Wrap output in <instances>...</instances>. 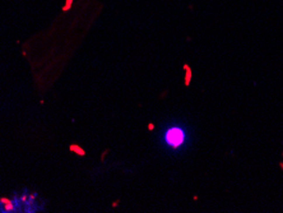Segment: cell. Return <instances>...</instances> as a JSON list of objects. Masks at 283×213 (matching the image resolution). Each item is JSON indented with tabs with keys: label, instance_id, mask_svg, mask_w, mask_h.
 <instances>
[{
	"label": "cell",
	"instance_id": "1",
	"mask_svg": "<svg viewBox=\"0 0 283 213\" xmlns=\"http://www.w3.org/2000/svg\"><path fill=\"white\" fill-rule=\"evenodd\" d=\"M185 141V133L183 129L180 128H171L166 131L165 134V142L167 146L172 148H177L180 147L181 144Z\"/></svg>",
	"mask_w": 283,
	"mask_h": 213
}]
</instances>
